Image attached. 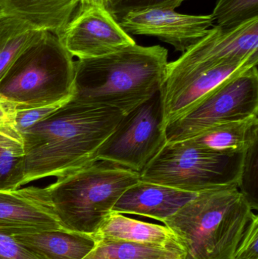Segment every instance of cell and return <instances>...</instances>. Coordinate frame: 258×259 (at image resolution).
I'll return each instance as SVG.
<instances>
[{"instance_id":"obj_1","label":"cell","mask_w":258,"mask_h":259,"mask_svg":"<svg viewBox=\"0 0 258 259\" xmlns=\"http://www.w3.org/2000/svg\"><path fill=\"white\" fill-rule=\"evenodd\" d=\"M124 115L71 98L22 134L23 185L62 178L98 161V152Z\"/></svg>"},{"instance_id":"obj_2","label":"cell","mask_w":258,"mask_h":259,"mask_svg":"<svg viewBox=\"0 0 258 259\" xmlns=\"http://www.w3.org/2000/svg\"><path fill=\"white\" fill-rule=\"evenodd\" d=\"M168 51L134 44L93 59L75 61L73 98L127 115L162 88Z\"/></svg>"},{"instance_id":"obj_3","label":"cell","mask_w":258,"mask_h":259,"mask_svg":"<svg viewBox=\"0 0 258 259\" xmlns=\"http://www.w3.org/2000/svg\"><path fill=\"white\" fill-rule=\"evenodd\" d=\"M253 212L236 186L201 192L163 222L186 259H234Z\"/></svg>"},{"instance_id":"obj_4","label":"cell","mask_w":258,"mask_h":259,"mask_svg":"<svg viewBox=\"0 0 258 259\" xmlns=\"http://www.w3.org/2000/svg\"><path fill=\"white\" fill-rule=\"evenodd\" d=\"M139 174L98 160L46 187L61 225L66 231L95 235L121 195Z\"/></svg>"},{"instance_id":"obj_5","label":"cell","mask_w":258,"mask_h":259,"mask_svg":"<svg viewBox=\"0 0 258 259\" xmlns=\"http://www.w3.org/2000/svg\"><path fill=\"white\" fill-rule=\"evenodd\" d=\"M75 61L60 38L45 31L0 80V97L18 110L64 104L74 96Z\"/></svg>"},{"instance_id":"obj_6","label":"cell","mask_w":258,"mask_h":259,"mask_svg":"<svg viewBox=\"0 0 258 259\" xmlns=\"http://www.w3.org/2000/svg\"><path fill=\"white\" fill-rule=\"evenodd\" d=\"M245 153H219L191 140L166 143L139 174V180L198 193L239 187Z\"/></svg>"},{"instance_id":"obj_7","label":"cell","mask_w":258,"mask_h":259,"mask_svg":"<svg viewBox=\"0 0 258 259\" xmlns=\"http://www.w3.org/2000/svg\"><path fill=\"white\" fill-rule=\"evenodd\" d=\"M258 115L257 65L234 73L186 115L165 128L167 143L183 141L217 125Z\"/></svg>"},{"instance_id":"obj_8","label":"cell","mask_w":258,"mask_h":259,"mask_svg":"<svg viewBox=\"0 0 258 259\" xmlns=\"http://www.w3.org/2000/svg\"><path fill=\"white\" fill-rule=\"evenodd\" d=\"M258 59V18L233 28L215 26L174 62H168L161 94L213 68Z\"/></svg>"},{"instance_id":"obj_9","label":"cell","mask_w":258,"mask_h":259,"mask_svg":"<svg viewBox=\"0 0 258 259\" xmlns=\"http://www.w3.org/2000/svg\"><path fill=\"white\" fill-rule=\"evenodd\" d=\"M160 91L124 115L98 152L110 161L140 174L166 144Z\"/></svg>"},{"instance_id":"obj_10","label":"cell","mask_w":258,"mask_h":259,"mask_svg":"<svg viewBox=\"0 0 258 259\" xmlns=\"http://www.w3.org/2000/svg\"><path fill=\"white\" fill-rule=\"evenodd\" d=\"M59 38L78 59L101 57L136 44L110 12L98 6H80Z\"/></svg>"},{"instance_id":"obj_11","label":"cell","mask_w":258,"mask_h":259,"mask_svg":"<svg viewBox=\"0 0 258 259\" xmlns=\"http://www.w3.org/2000/svg\"><path fill=\"white\" fill-rule=\"evenodd\" d=\"M118 22L128 34L156 36L183 53L205 36L214 19L212 15H183L170 9H150L126 14Z\"/></svg>"},{"instance_id":"obj_12","label":"cell","mask_w":258,"mask_h":259,"mask_svg":"<svg viewBox=\"0 0 258 259\" xmlns=\"http://www.w3.org/2000/svg\"><path fill=\"white\" fill-rule=\"evenodd\" d=\"M53 230L65 229L56 216L46 187L0 191V233L13 237Z\"/></svg>"},{"instance_id":"obj_13","label":"cell","mask_w":258,"mask_h":259,"mask_svg":"<svg viewBox=\"0 0 258 259\" xmlns=\"http://www.w3.org/2000/svg\"><path fill=\"white\" fill-rule=\"evenodd\" d=\"M197 194L139 180L121 195L112 211L137 214L164 222Z\"/></svg>"},{"instance_id":"obj_14","label":"cell","mask_w":258,"mask_h":259,"mask_svg":"<svg viewBox=\"0 0 258 259\" xmlns=\"http://www.w3.org/2000/svg\"><path fill=\"white\" fill-rule=\"evenodd\" d=\"M258 59L230 64L204 71L178 88L161 94L164 129L196 106L208 94L230 76L244 68L257 65Z\"/></svg>"},{"instance_id":"obj_15","label":"cell","mask_w":258,"mask_h":259,"mask_svg":"<svg viewBox=\"0 0 258 259\" xmlns=\"http://www.w3.org/2000/svg\"><path fill=\"white\" fill-rule=\"evenodd\" d=\"M0 3L6 15L59 37L80 6V0H0Z\"/></svg>"},{"instance_id":"obj_16","label":"cell","mask_w":258,"mask_h":259,"mask_svg":"<svg viewBox=\"0 0 258 259\" xmlns=\"http://www.w3.org/2000/svg\"><path fill=\"white\" fill-rule=\"evenodd\" d=\"M13 238L39 259H83L97 243L93 235L65 230L16 235Z\"/></svg>"},{"instance_id":"obj_17","label":"cell","mask_w":258,"mask_h":259,"mask_svg":"<svg viewBox=\"0 0 258 259\" xmlns=\"http://www.w3.org/2000/svg\"><path fill=\"white\" fill-rule=\"evenodd\" d=\"M96 239L121 240L156 245L185 252L177 236L168 227L147 223L112 211L93 235Z\"/></svg>"},{"instance_id":"obj_18","label":"cell","mask_w":258,"mask_h":259,"mask_svg":"<svg viewBox=\"0 0 258 259\" xmlns=\"http://www.w3.org/2000/svg\"><path fill=\"white\" fill-rule=\"evenodd\" d=\"M189 140L219 153H245L258 142V115L215 126Z\"/></svg>"},{"instance_id":"obj_19","label":"cell","mask_w":258,"mask_h":259,"mask_svg":"<svg viewBox=\"0 0 258 259\" xmlns=\"http://www.w3.org/2000/svg\"><path fill=\"white\" fill-rule=\"evenodd\" d=\"M45 32L15 17L0 18V80L20 55L39 40Z\"/></svg>"},{"instance_id":"obj_20","label":"cell","mask_w":258,"mask_h":259,"mask_svg":"<svg viewBox=\"0 0 258 259\" xmlns=\"http://www.w3.org/2000/svg\"><path fill=\"white\" fill-rule=\"evenodd\" d=\"M94 249L83 259H186L178 249L121 240L96 239Z\"/></svg>"},{"instance_id":"obj_21","label":"cell","mask_w":258,"mask_h":259,"mask_svg":"<svg viewBox=\"0 0 258 259\" xmlns=\"http://www.w3.org/2000/svg\"><path fill=\"white\" fill-rule=\"evenodd\" d=\"M24 149L18 131L0 132V191H12L23 186Z\"/></svg>"},{"instance_id":"obj_22","label":"cell","mask_w":258,"mask_h":259,"mask_svg":"<svg viewBox=\"0 0 258 259\" xmlns=\"http://www.w3.org/2000/svg\"><path fill=\"white\" fill-rule=\"evenodd\" d=\"M212 15L218 26L233 28L258 18V0H218Z\"/></svg>"},{"instance_id":"obj_23","label":"cell","mask_w":258,"mask_h":259,"mask_svg":"<svg viewBox=\"0 0 258 259\" xmlns=\"http://www.w3.org/2000/svg\"><path fill=\"white\" fill-rule=\"evenodd\" d=\"M258 142L245 152L239 183V191L251 209L258 208Z\"/></svg>"},{"instance_id":"obj_24","label":"cell","mask_w":258,"mask_h":259,"mask_svg":"<svg viewBox=\"0 0 258 259\" xmlns=\"http://www.w3.org/2000/svg\"><path fill=\"white\" fill-rule=\"evenodd\" d=\"M186 0H118L108 9L111 15L119 21L126 14L150 9L175 10Z\"/></svg>"},{"instance_id":"obj_25","label":"cell","mask_w":258,"mask_h":259,"mask_svg":"<svg viewBox=\"0 0 258 259\" xmlns=\"http://www.w3.org/2000/svg\"><path fill=\"white\" fill-rule=\"evenodd\" d=\"M64 104L42 106V107L17 111L16 117H15V127L17 131L22 135V134H24L27 130L33 127V125L51 115Z\"/></svg>"},{"instance_id":"obj_26","label":"cell","mask_w":258,"mask_h":259,"mask_svg":"<svg viewBox=\"0 0 258 259\" xmlns=\"http://www.w3.org/2000/svg\"><path fill=\"white\" fill-rule=\"evenodd\" d=\"M258 217L255 214L248 225L234 259H258Z\"/></svg>"},{"instance_id":"obj_27","label":"cell","mask_w":258,"mask_h":259,"mask_svg":"<svg viewBox=\"0 0 258 259\" xmlns=\"http://www.w3.org/2000/svg\"><path fill=\"white\" fill-rule=\"evenodd\" d=\"M0 259H39L20 245L13 237L0 233Z\"/></svg>"},{"instance_id":"obj_28","label":"cell","mask_w":258,"mask_h":259,"mask_svg":"<svg viewBox=\"0 0 258 259\" xmlns=\"http://www.w3.org/2000/svg\"><path fill=\"white\" fill-rule=\"evenodd\" d=\"M17 111L18 109L14 103L0 97V132L17 131L15 127Z\"/></svg>"},{"instance_id":"obj_29","label":"cell","mask_w":258,"mask_h":259,"mask_svg":"<svg viewBox=\"0 0 258 259\" xmlns=\"http://www.w3.org/2000/svg\"><path fill=\"white\" fill-rule=\"evenodd\" d=\"M107 3L108 0H80V6H98V7H103L106 9Z\"/></svg>"},{"instance_id":"obj_30","label":"cell","mask_w":258,"mask_h":259,"mask_svg":"<svg viewBox=\"0 0 258 259\" xmlns=\"http://www.w3.org/2000/svg\"><path fill=\"white\" fill-rule=\"evenodd\" d=\"M118 1V0H108L107 3V7H106V9H109V8L112 7V6H113L114 4H115L116 2Z\"/></svg>"},{"instance_id":"obj_31","label":"cell","mask_w":258,"mask_h":259,"mask_svg":"<svg viewBox=\"0 0 258 259\" xmlns=\"http://www.w3.org/2000/svg\"><path fill=\"white\" fill-rule=\"evenodd\" d=\"M5 15H6V12H5L4 7H3V4L0 3V18L5 16Z\"/></svg>"}]
</instances>
